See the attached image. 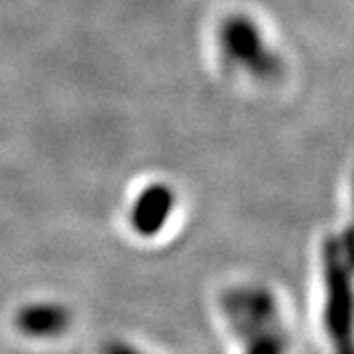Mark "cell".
I'll return each mask as SVG.
<instances>
[{
	"label": "cell",
	"mask_w": 354,
	"mask_h": 354,
	"mask_svg": "<svg viewBox=\"0 0 354 354\" xmlns=\"http://www.w3.org/2000/svg\"><path fill=\"white\" fill-rule=\"evenodd\" d=\"M215 41L223 62L254 81L270 83L283 75V57L270 46L262 28L248 14L225 16L216 26Z\"/></svg>",
	"instance_id": "1"
},
{
	"label": "cell",
	"mask_w": 354,
	"mask_h": 354,
	"mask_svg": "<svg viewBox=\"0 0 354 354\" xmlns=\"http://www.w3.org/2000/svg\"><path fill=\"white\" fill-rule=\"evenodd\" d=\"M323 266V325L333 353L354 354V270L346 264L337 234H330L321 246Z\"/></svg>",
	"instance_id": "2"
},
{
	"label": "cell",
	"mask_w": 354,
	"mask_h": 354,
	"mask_svg": "<svg viewBox=\"0 0 354 354\" xmlns=\"http://www.w3.org/2000/svg\"><path fill=\"white\" fill-rule=\"evenodd\" d=\"M221 309L234 337L241 342L281 327L274 293L264 286H236L223 293Z\"/></svg>",
	"instance_id": "3"
},
{
	"label": "cell",
	"mask_w": 354,
	"mask_h": 354,
	"mask_svg": "<svg viewBox=\"0 0 354 354\" xmlns=\"http://www.w3.org/2000/svg\"><path fill=\"white\" fill-rule=\"evenodd\" d=\"M176 191L167 183L146 185L130 207V227L138 236L152 239L164 230L176 209Z\"/></svg>",
	"instance_id": "4"
},
{
	"label": "cell",
	"mask_w": 354,
	"mask_h": 354,
	"mask_svg": "<svg viewBox=\"0 0 354 354\" xmlns=\"http://www.w3.org/2000/svg\"><path fill=\"white\" fill-rule=\"evenodd\" d=\"M73 315L62 304L55 301H36L24 305L16 317V329L32 339H53L64 335L71 327Z\"/></svg>",
	"instance_id": "5"
},
{
	"label": "cell",
	"mask_w": 354,
	"mask_h": 354,
	"mask_svg": "<svg viewBox=\"0 0 354 354\" xmlns=\"http://www.w3.org/2000/svg\"><path fill=\"white\" fill-rule=\"evenodd\" d=\"M244 354H288V335L283 327L268 330L242 342Z\"/></svg>",
	"instance_id": "6"
},
{
	"label": "cell",
	"mask_w": 354,
	"mask_h": 354,
	"mask_svg": "<svg viewBox=\"0 0 354 354\" xmlns=\"http://www.w3.org/2000/svg\"><path fill=\"white\" fill-rule=\"evenodd\" d=\"M102 354H146L124 341H111L102 346Z\"/></svg>",
	"instance_id": "7"
},
{
	"label": "cell",
	"mask_w": 354,
	"mask_h": 354,
	"mask_svg": "<svg viewBox=\"0 0 354 354\" xmlns=\"http://www.w3.org/2000/svg\"><path fill=\"white\" fill-rule=\"evenodd\" d=\"M353 207H354V177H353Z\"/></svg>",
	"instance_id": "8"
}]
</instances>
